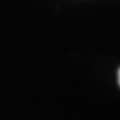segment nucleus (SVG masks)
Instances as JSON below:
<instances>
[{
	"instance_id": "obj_1",
	"label": "nucleus",
	"mask_w": 120,
	"mask_h": 120,
	"mask_svg": "<svg viewBox=\"0 0 120 120\" xmlns=\"http://www.w3.org/2000/svg\"><path fill=\"white\" fill-rule=\"evenodd\" d=\"M117 82H119V86H120V68L117 71Z\"/></svg>"
}]
</instances>
